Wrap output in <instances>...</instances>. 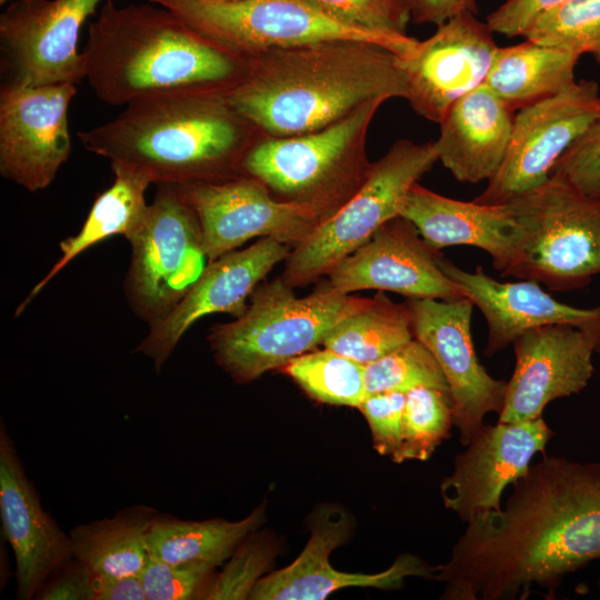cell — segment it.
<instances>
[{"label": "cell", "mask_w": 600, "mask_h": 600, "mask_svg": "<svg viewBox=\"0 0 600 600\" xmlns=\"http://www.w3.org/2000/svg\"><path fill=\"white\" fill-rule=\"evenodd\" d=\"M600 560V462L544 457L512 483L506 506L467 522L433 578L448 600H507L553 591Z\"/></svg>", "instance_id": "cell-1"}, {"label": "cell", "mask_w": 600, "mask_h": 600, "mask_svg": "<svg viewBox=\"0 0 600 600\" xmlns=\"http://www.w3.org/2000/svg\"><path fill=\"white\" fill-rule=\"evenodd\" d=\"M407 93L399 56L364 40L331 39L251 58L227 98L263 137L282 138L320 130L368 101Z\"/></svg>", "instance_id": "cell-2"}, {"label": "cell", "mask_w": 600, "mask_h": 600, "mask_svg": "<svg viewBox=\"0 0 600 600\" xmlns=\"http://www.w3.org/2000/svg\"><path fill=\"white\" fill-rule=\"evenodd\" d=\"M222 89L153 94L126 106L112 120L78 132L88 151L146 173L152 183L218 182L242 173L263 136Z\"/></svg>", "instance_id": "cell-3"}, {"label": "cell", "mask_w": 600, "mask_h": 600, "mask_svg": "<svg viewBox=\"0 0 600 600\" xmlns=\"http://www.w3.org/2000/svg\"><path fill=\"white\" fill-rule=\"evenodd\" d=\"M81 52L84 79L102 102L114 107L167 92L230 90L251 60L218 47L150 1L102 2Z\"/></svg>", "instance_id": "cell-4"}, {"label": "cell", "mask_w": 600, "mask_h": 600, "mask_svg": "<svg viewBox=\"0 0 600 600\" xmlns=\"http://www.w3.org/2000/svg\"><path fill=\"white\" fill-rule=\"evenodd\" d=\"M383 102L368 101L317 131L261 138L247 153L242 173L261 181L277 200L311 209L320 223L328 220L369 177L367 133Z\"/></svg>", "instance_id": "cell-5"}, {"label": "cell", "mask_w": 600, "mask_h": 600, "mask_svg": "<svg viewBox=\"0 0 600 600\" xmlns=\"http://www.w3.org/2000/svg\"><path fill=\"white\" fill-rule=\"evenodd\" d=\"M368 299L340 293L329 281L298 298L278 278L260 283L243 314L214 324L207 339L217 364L234 382L248 383L322 344L331 329Z\"/></svg>", "instance_id": "cell-6"}, {"label": "cell", "mask_w": 600, "mask_h": 600, "mask_svg": "<svg viewBox=\"0 0 600 600\" xmlns=\"http://www.w3.org/2000/svg\"><path fill=\"white\" fill-rule=\"evenodd\" d=\"M506 203L523 240L518 258L501 277L564 292L583 288L600 274V197L549 178Z\"/></svg>", "instance_id": "cell-7"}, {"label": "cell", "mask_w": 600, "mask_h": 600, "mask_svg": "<svg viewBox=\"0 0 600 600\" xmlns=\"http://www.w3.org/2000/svg\"><path fill=\"white\" fill-rule=\"evenodd\" d=\"M439 161L433 142L401 139L377 161L361 189L319 223L287 257L280 277L292 288L328 276L389 220L399 217L410 189Z\"/></svg>", "instance_id": "cell-8"}, {"label": "cell", "mask_w": 600, "mask_h": 600, "mask_svg": "<svg viewBox=\"0 0 600 600\" xmlns=\"http://www.w3.org/2000/svg\"><path fill=\"white\" fill-rule=\"evenodd\" d=\"M127 240L124 296L150 328L172 311L206 267L200 223L179 186L157 184L142 222Z\"/></svg>", "instance_id": "cell-9"}, {"label": "cell", "mask_w": 600, "mask_h": 600, "mask_svg": "<svg viewBox=\"0 0 600 600\" xmlns=\"http://www.w3.org/2000/svg\"><path fill=\"white\" fill-rule=\"evenodd\" d=\"M146 1L170 10L204 39L242 58L331 39H359L390 50L382 39L331 17L317 0Z\"/></svg>", "instance_id": "cell-10"}, {"label": "cell", "mask_w": 600, "mask_h": 600, "mask_svg": "<svg viewBox=\"0 0 600 600\" xmlns=\"http://www.w3.org/2000/svg\"><path fill=\"white\" fill-rule=\"evenodd\" d=\"M599 117V86L592 80L576 81L518 110L506 157L474 201L506 203L544 183L558 159Z\"/></svg>", "instance_id": "cell-11"}, {"label": "cell", "mask_w": 600, "mask_h": 600, "mask_svg": "<svg viewBox=\"0 0 600 600\" xmlns=\"http://www.w3.org/2000/svg\"><path fill=\"white\" fill-rule=\"evenodd\" d=\"M106 0H12L0 14L1 74L16 86L78 84L82 24Z\"/></svg>", "instance_id": "cell-12"}, {"label": "cell", "mask_w": 600, "mask_h": 600, "mask_svg": "<svg viewBox=\"0 0 600 600\" xmlns=\"http://www.w3.org/2000/svg\"><path fill=\"white\" fill-rule=\"evenodd\" d=\"M77 84L2 83L0 174L30 192L49 187L71 152L68 112Z\"/></svg>", "instance_id": "cell-13"}, {"label": "cell", "mask_w": 600, "mask_h": 600, "mask_svg": "<svg viewBox=\"0 0 600 600\" xmlns=\"http://www.w3.org/2000/svg\"><path fill=\"white\" fill-rule=\"evenodd\" d=\"M179 188L198 217L209 261L256 237H270L293 248L320 223L314 211L277 200L250 176Z\"/></svg>", "instance_id": "cell-14"}, {"label": "cell", "mask_w": 600, "mask_h": 600, "mask_svg": "<svg viewBox=\"0 0 600 600\" xmlns=\"http://www.w3.org/2000/svg\"><path fill=\"white\" fill-rule=\"evenodd\" d=\"M416 339L434 356L447 380L453 424L466 446L490 412L502 410L507 382L492 378L480 364L471 336L474 304L467 298L406 301Z\"/></svg>", "instance_id": "cell-15"}, {"label": "cell", "mask_w": 600, "mask_h": 600, "mask_svg": "<svg viewBox=\"0 0 600 600\" xmlns=\"http://www.w3.org/2000/svg\"><path fill=\"white\" fill-rule=\"evenodd\" d=\"M492 31L472 12L437 26V31L399 57L408 100L419 116L439 123L461 97L484 83L498 48Z\"/></svg>", "instance_id": "cell-16"}, {"label": "cell", "mask_w": 600, "mask_h": 600, "mask_svg": "<svg viewBox=\"0 0 600 600\" xmlns=\"http://www.w3.org/2000/svg\"><path fill=\"white\" fill-rule=\"evenodd\" d=\"M292 247L270 237L242 250H233L204 267L181 301L160 322L149 328L134 351L151 360L159 373L184 333L203 317L247 310V300Z\"/></svg>", "instance_id": "cell-17"}, {"label": "cell", "mask_w": 600, "mask_h": 600, "mask_svg": "<svg viewBox=\"0 0 600 600\" xmlns=\"http://www.w3.org/2000/svg\"><path fill=\"white\" fill-rule=\"evenodd\" d=\"M552 436L542 417L483 424L456 456L452 473L441 482L444 507L466 523L479 513L500 509L506 487L528 471Z\"/></svg>", "instance_id": "cell-18"}, {"label": "cell", "mask_w": 600, "mask_h": 600, "mask_svg": "<svg viewBox=\"0 0 600 600\" xmlns=\"http://www.w3.org/2000/svg\"><path fill=\"white\" fill-rule=\"evenodd\" d=\"M439 250L430 247L403 217L381 226L364 244L341 260L328 274L343 294L374 289L408 299L452 300L464 297L441 270Z\"/></svg>", "instance_id": "cell-19"}, {"label": "cell", "mask_w": 600, "mask_h": 600, "mask_svg": "<svg viewBox=\"0 0 600 600\" xmlns=\"http://www.w3.org/2000/svg\"><path fill=\"white\" fill-rule=\"evenodd\" d=\"M512 344L516 364L506 386L500 422L540 418L549 402L581 392L593 376L594 344L577 327H539Z\"/></svg>", "instance_id": "cell-20"}, {"label": "cell", "mask_w": 600, "mask_h": 600, "mask_svg": "<svg viewBox=\"0 0 600 600\" xmlns=\"http://www.w3.org/2000/svg\"><path fill=\"white\" fill-rule=\"evenodd\" d=\"M0 519L16 563L17 599H34L49 574L73 557L69 533L47 512L3 419L0 422Z\"/></svg>", "instance_id": "cell-21"}, {"label": "cell", "mask_w": 600, "mask_h": 600, "mask_svg": "<svg viewBox=\"0 0 600 600\" xmlns=\"http://www.w3.org/2000/svg\"><path fill=\"white\" fill-rule=\"evenodd\" d=\"M441 270L460 288L488 324L484 354L491 357L504 349L522 333L549 324H570L584 331L600 353V306L581 309L564 304L538 282H500L484 273L481 267L466 271L440 253Z\"/></svg>", "instance_id": "cell-22"}, {"label": "cell", "mask_w": 600, "mask_h": 600, "mask_svg": "<svg viewBox=\"0 0 600 600\" xmlns=\"http://www.w3.org/2000/svg\"><path fill=\"white\" fill-rule=\"evenodd\" d=\"M350 520L342 511L326 509L313 518L311 537L288 567L263 576L252 589V600H322L348 587L399 588L407 577H432L434 568L412 554H401L387 570L378 573H349L334 569L331 551L350 534Z\"/></svg>", "instance_id": "cell-23"}, {"label": "cell", "mask_w": 600, "mask_h": 600, "mask_svg": "<svg viewBox=\"0 0 600 600\" xmlns=\"http://www.w3.org/2000/svg\"><path fill=\"white\" fill-rule=\"evenodd\" d=\"M400 216L409 220L433 249L451 246L482 249L501 273L516 261L523 240L522 228L507 203L451 199L418 182L410 189Z\"/></svg>", "instance_id": "cell-24"}, {"label": "cell", "mask_w": 600, "mask_h": 600, "mask_svg": "<svg viewBox=\"0 0 600 600\" xmlns=\"http://www.w3.org/2000/svg\"><path fill=\"white\" fill-rule=\"evenodd\" d=\"M513 112L484 84L468 92L439 122V161L460 182L490 180L508 151Z\"/></svg>", "instance_id": "cell-25"}, {"label": "cell", "mask_w": 600, "mask_h": 600, "mask_svg": "<svg viewBox=\"0 0 600 600\" xmlns=\"http://www.w3.org/2000/svg\"><path fill=\"white\" fill-rule=\"evenodd\" d=\"M111 169L114 174L112 184L97 196L79 232L60 242L61 256L21 301L14 317L20 316L40 291L81 252L112 236L121 234L128 239L142 222L149 204L144 194L152 181L142 171L126 164L111 163Z\"/></svg>", "instance_id": "cell-26"}, {"label": "cell", "mask_w": 600, "mask_h": 600, "mask_svg": "<svg viewBox=\"0 0 600 600\" xmlns=\"http://www.w3.org/2000/svg\"><path fill=\"white\" fill-rule=\"evenodd\" d=\"M579 58L574 52L526 39L497 48L483 84L518 111L574 84Z\"/></svg>", "instance_id": "cell-27"}, {"label": "cell", "mask_w": 600, "mask_h": 600, "mask_svg": "<svg viewBox=\"0 0 600 600\" xmlns=\"http://www.w3.org/2000/svg\"><path fill=\"white\" fill-rule=\"evenodd\" d=\"M158 513L153 507L136 504L76 526L69 532L73 557L93 576H141L150 560L148 533Z\"/></svg>", "instance_id": "cell-28"}, {"label": "cell", "mask_w": 600, "mask_h": 600, "mask_svg": "<svg viewBox=\"0 0 600 600\" xmlns=\"http://www.w3.org/2000/svg\"><path fill=\"white\" fill-rule=\"evenodd\" d=\"M263 521V504L238 521L221 518L182 520L159 512L148 533L149 553L151 558L169 563L202 561L220 566Z\"/></svg>", "instance_id": "cell-29"}, {"label": "cell", "mask_w": 600, "mask_h": 600, "mask_svg": "<svg viewBox=\"0 0 600 600\" xmlns=\"http://www.w3.org/2000/svg\"><path fill=\"white\" fill-rule=\"evenodd\" d=\"M414 338L406 302L391 301L383 291L339 321L324 348L367 366Z\"/></svg>", "instance_id": "cell-30"}, {"label": "cell", "mask_w": 600, "mask_h": 600, "mask_svg": "<svg viewBox=\"0 0 600 600\" xmlns=\"http://www.w3.org/2000/svg\"><path fill=\"white\" fill-rule=\"evenodd\" d=\"M312 399L358 408L364 399V366L324 348L303 353L282 367Z\"/></svg>", "instance_id": "cell-31"}, {"label": "cell", "mask_w": 600, "mask_h": 600, "mask_svg": "<svg viewBox=\"0 0 600 600\" xmlns=\"http://www.w3.org/2000/svg\"><path fill=\"white\" fill-rule=\"evenodd\" d=\"M450 392L417 387L406 392L402 442L394 462L428 460L453 427Z\"/></svg>", "instance_id": "cell-32"}, {"label": "cell", "mask_w": 600, "mask_h": 600, "mask_svg": "<svg viewBox=\"0 0 600 600\" xmlns=\"http://www.w3.org/2000/svg\"><path fill=\"white\" fill-rule=\"evenodd\" d=\"M524 38L600 62V0H566L538 17Z\"/></svg>", "instance_id": "cell-33"}, {"label": "cell", "mask_w": 600, "mask_h": 600, "mask_svg": "<svg viewBox=\"0 0 600 600\" xmlns=\"http://www.w3.org/2000/svg\"><path fill=\"white\" fill-rule=\"evenodd\" d=\"M341 23L386 41L392 52L404 57L418 40L408 36L411 0H317Z\"/></svg>", "instance_id": "cell-34"}, {"label": "cell", "mask_w": 600, "mask_h": 600, "mask_svg": "<svg viewBox=\"0 0 600 600\" xmlns=\"http://www.w3.org/2000/svg\"><path fill=\"white\" fill-rule=\"evenodd\" d=\"M364 386L367 394L389 391L406 393L417 387L449 391L434 356L416 338L364 366Z\"/></svg>", "instance_id": "cell-35"}, {"label": "cell", "mask_w": 600, "mask_h": 600, "mask_svg": "<svg viewBox=\"0 0 600 600\" xmlns=\"http://www.w3.org/2000/svg\"><path fill=\"white\" fill-rule=\"evenodd\" d=\"M276 552L270 536L258 530L251 532L236 548L223 570L216 574L204 599H249L256 583L270 568Z\"/></svg>", "instance_id": "cell-36"}, {"label": "cell", "mask_w": 600, "mask_h": 600, "mask_svg": "<svg viewBox=\"0 0 600 600\" xmlns=\"http://www.w3.org/2000/svg\"><path fill=\"white\" fill-rule=\"evenodd\" d=\"M217 567L202 561L169 563L150 557L141 573L147 600L204 599Z\"/></svg>", "instance_id": "cell-37"}, {"label": "cell", "mask_w": 600, "mask_h": 600, "mask_svg": "<svg viewBox=\"0 0 600 600\" xmlns=\"http://www.w3.org/2000/svg\"><path fill=\"white\" fill-rule=\"evenodd\" d=\"M550 178L600 197V117L558 159Z\"/></svg>", "instance_id": "cell-38"}, {"label": "cell", "mask_w": 600, "mask_h": 600, "mask_svg": "<svg viewBox=\"0 0 600 600\" xmlns=\"http://www.w3.org/2000/svg\"><path fill=\"white\" fill-rule=\"evenodd\" d=\"M404 403L406 393L389 391L367 394L358 407L370 427L374 449L392 461L402 442Z\"/></svg>", "instance_id": "cell-39"}, {"label": "cell", "mask_w": 600, "mask_h": 600, "mask_svg": "<svg viewBox=\"0 0 600 600\" xmlns=\"http://www.w3.org/2000/svg\"><path fill=\"white\" fill-rule=\"evenodd\" d=\"M93 574L76 557L53 570L38 590L37 600H93Z\"/></svg>", "instance_id": "cell-40"}, {"label": "cell", "mask_w": 600, "mask_h": 600, "mask_svg": "<svg viewBox=\"0 0 600 600\" xmlns=\"http://www.w3.org/2000/svg\"><path fill=\"white\" fill-rule=\"evenodd\" d=\"M566 0H504L487 16L492 32L506 37H524L528 29L546 11Z\"/></svg>", "instance_id": "cell-41"}, {"label": "cell", "mask_w": 600, "mask_h": 600, "mask_svg": "<svg viewBox=\"0 0 600 600\" xmlns=\"http://www.w3.org/2000/svg\"><path fill=\"white\" fill-rule=\"evenodd\" d=\"M467 11L478 13L476 0H411V20L417 24L440 26Z\"/></svg>", "instance_id": "cell-42"}, {"label": "cell", "mask_w": 600, "mask_h": 600, "mask_svg": "<svg viewBox=\"0 0 600 600\" xmlns=\"http://www.w3.org/2000/svg\"><path fill=\"white\" fill-rule=\"evenodd\" d=\"M93 600H147L141 576H93Z\"/></svg>", "instance_id": "cell-43"}, {"label": "cell", "mask_w": 600, "mask_h": 600, "mask_svg": "<svg viewBox=\"0 0 600 600\" xmlns=\"http://www.w3.org/2000/svg\"><path fill=\"white\" fill-rule=\"evenodd\" d=\"M10 1H12V0H0V4H7V3H9Z\"/></svg>", "instance_id": "cell-44"}]
</instances>
